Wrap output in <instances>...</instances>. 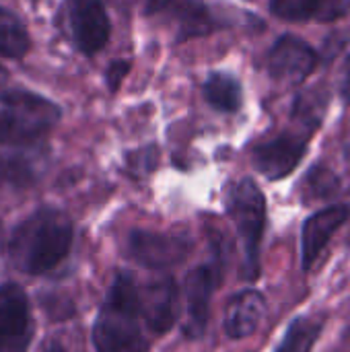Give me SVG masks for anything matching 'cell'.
I'll return each instance as SVG.
<instances>
[{"label": "cell", "instance_id": "obj_23", "mask_svg": "<svg viewBox=\"0 0 350 352\" xmlns=\"http://www.w3.org/2000/svg\"><path fill=\"white\" fill-rule=\"evenodd\" d=\"M43 352H66L64 351V346L62 344H58V342H52V344H47V349Z\"/></svg>", "mask_w": 350, "mask_h": 352}, {"label": "cell", "instance_id": "obj_10", "mask_svg": "<svg viewBox=\"0 0 350 352\" xmlns=\"http://www.w3.org/2000/svg\"><path fill=\"white\" fill-rule=\"evenodd\" d=\"M149 14L163 16L175 29V41H188L215 31L217 23L200 0H151Z\"/></svg>", "mask_w": 350, "mask_h": 352}, {"label": "cell", "instance_id": "obj_9", "mask_svg": "<svg viewBox=\"0 0 350 352\" xmlns=\"http://www.w3.org/2000/svg\"><path fill=\"white\" fill-rule=\"evenodd\" d=\"M318 66V52L301 37L281 35L266 56V68L272 80L287 85L305 82Z\"/></svg>", "mask_w": 350, "mask_h": 352}, {"label": "cell", "instance_id": "obj_7", "mask_svg": "<svg viewBox=\"0 0 350 352\" xmlns=\"http://www.w3.org/2000/svg\"><path fill=\"white\" fill-rule=\"evenodd\" d=\"M35 324L25 291L17 283L0 285V352H27Z\"/></svg>", "mask_w": 350, "mask_h": 352}, {"label": "cell", "instance_id": "obj_22", "mask_svg": "<svg viewBox=\"0 0 350 352\" xmlns=\"http://www.w3.org/2000/svg\"><path fill=\"white\" fill-rule=\"evenodd\" d=\"M350 89V54L347 56V62H344V91Z\"/></svg>", "mask_w": 350, "mask_h": 352}, {"label": "cell", "instance_id": "obj_20", "mask_svg": "<svg viewBox=\"0 0 350 352\" xmlns=\"http://www.w3.org/2000/svg\"><path fill=\"white\" fill-rule=\"evenodd\" d=\"M338 190H340L338 175L324 165L314 167L305 177V198L326 200V198H332L334 194H338Z\"/></svg>", "mask_w": 350, "mask_h": 352}, {"label": "cell", "instance_id": "obj_17", "mask_svg": "<svg viewBox=\"0 0 350 352\" xmlns=\"http://www.w3.org/2000/svg\"><path fill=\"white\" fill-rule=\"evenodd\" d=\"M322 330H324V322L316 318H307V316L295 318L289 324L281 344L274 352H311Z\"/></svg>", "mask_w": 350, "mask_h": 352}, {"label": "cell", "instance_id": "obj_4", "mask_svg": "<svg viewBox=\"0 0 350 352\" xmlns=\"http://www.w3.org/2000/svg\"><path fill=\"white\" fill-rule=\"evenodd\" d=\"M60 107L29 91H6L0 95V144L31 142L60 122Z\"/></svg>", "mask_w": 350, "mask_h": 352}, {"label": "cell", "instance_id": "obj_16", "mask_svg": "<svg viewBox=\"0 0 350 352\" xmlns=\"http://www.w3.org/2000/svg\"><path fill=\"white\" fill-rule=\"evenodd\" d=\"M204 99L223 113H235L243 103V87L241 82L227 72H212L202 85Z\"/></svg>", "mask_w": 350, "mask_h": 352}, {"label": "cell", "instance_id": "obj_21", "mask_svg": "<svg viewBox=\"0 0 350 352\" xmlns=\"http://www.w3.org/2000/svg\"><path fill=\"white\" fill-rule=\"evenodd\" d=\"M130 62L128 60H116V62H111L109 66H107V70H105V82H107V89L111 91V93H116L118 89H120V85H122V80L128 76V72H130Z\"/></svg>", "mask_w": 350, "mask_h": 352}, {"label": "cell", "instance_id": "obj_14", "mask_svg": "<svg viewBox=\"0 0 350 352\" xmlns=\"http://www.w3.org/2000/svg\"><path fill=\"white\" fill-rule=\"evenodd\" d=\"M266 314V299L256 289H243L235 293L225 307L223 330L231 340L250 338L262 324Z\"/></svg>", "mask_w": 350, "mask_h": 352}, {"label": "cell", "instance_id": "obj_19", "mask_svg": "<svg viewBox=\"0 0 350 352\" xmlns=\"http://www.w3.org/2000/svg\"><path fill=\"white\" fill-rule=\"evenodd\" d=\"M0 182L25 188L35 182V165L23 153H0Z\"/></svg>", "mask_w": 350, "mask_h": 352}, {"label": "cell", "instance_id": "obj_5", "mask_svg": "<svg viewBox=\"0 0 350 352\" xmlns=\"http://www.w3.org/2000/svg\"><path fill=\"white\" fill-rule=\"evenodd\" d=\"M223 266L221 262H208L192 268L184 280V299H186V320L184 336L188 340H198L204 336L210 316V301L221 285Z\"/></svg>", "mask_w": 350, "mask_h": 352}, {"label": "cell", "instance_id": "obj_18", "mask_svg": "<svg viewBox=\"0 0 350 352\" xmlns=\"http://www.w3.org/2000/svg\"><path fill=\"white\" fill-rule=\"evenodd\" d=\"M31 39L23 21L0 6V56L4 58H21L29 52Z\"/></svg>", "mask_w": 350, "mask_h": 352}, {"label": "cell", "instance_id": "obj_1", "mask_svg": "<svg viewBox=\"0 0 350 352\" xmlns=\"http://www.w3.org/2000/svg\"><path fill=\"white\" fill-rule=\"evenodd\" d=\"M74 227L68 214L43 206L21 221L10 233L8 256L14 268L31 276L47 274L70 252Z\"/></svg>", "mask_w": 350, "mask_h": 352}, {"label": "cell", "instance_id": "obj_2", "mask_svg": "<svg viewBox=\"0 0 350 352\" xmlns=\"http://www.w3.org/2000/svg\"><path fill=\"white\" fill-rule=\"evenodd\" d=\"M140 287L126 270L118 272L107 289L93 324L91 340L97 352H149L151 342L142 330Z\"/></svg>", "mask_w": 350, "mask_h": 352}, {"label": "cell", "instance_id": "obj_12", "mask_svg": "<svg viewBox=\"0 0 350 352\" xmlns=\"http://www.w3.org/2000/svg\"><path fill=\"white\" fill-rule=\"evenodd\" d=\"M144 326L155 334H167L179 316V291L171 276H161L140 289Z\"/></svg>", "mask_w": 350, "mask_h": 352}, {"label": "cell", "instance_id": "obj_15", "mask_svg": "<svg viewBox=\"0 0 350 352\" xmlns=\"http://www.w3.org/2000/svg\"><path fill=\"white\" fill-rule=\"evenodd\" d=\"M270 12L283 21H330L347 12V0H270Z\"/></svg>", "mask_w": 350, "mask_h": 352}, {"label": "cell", "instance_id": "obj_11", "mask_svg": "<svg viewBox=\"0 0 350 352\" xmlns=\"http://www.w3.org/2000/svg\"><path fill=\"white\" fill-rule=\"evenodd\" d=\"M70 27L74 43L85 56L101 52L111 33L103 0H70Z\"/></svg>", "mask_w": 350, "mask_h": 352}, {"label": "cell", "instance_id": "obj_8", "mask_svg": "<svg viewBox=\"0 0 350 352\" xmlns=\"http://www.w3.org/2000/svg\"><path fill=\"white\" fill-rule=\"evenodd\" d=\"M314 132H285L272 140L258 144L252 151L254 167L270 182L289 177L307 153V144Z\"/></svg>", "mask_w": 350, "mask_h": 352}, {"label": "cell", "instance_id": "obj_3", "mask_svg": "<svg viewBox=\"0 0 350 352\" xmlns=\"http://www.w3.org/2000/svg\"><path fill=\"white\" fill-rule=\"evenodd\" d=\"M225 206L243 248V276L256 280L260 276V245L266 229V198L252 177H243L227 190Z\"/></svg>", "mask_w": 350, "mask_h": 352}, {"label": "cell", "instance_id": "obj_6", "mask_svg": "<svg viewBox=\"0 0 350 352\" xmlns=\"http://www.w3.org/2000/svg\"><path fill=\"white\" fill-rule=\"evenodd\" d=\"M126 250L130 260L146 270H169L190 256L192 241L182 235L136 229L128 235Z\"/></svg>", "mask_w": 350, "mask_h": 352}, {"label": "cell", "instance_id": "obj_13", "mask_svg": "<svg viewBox=\"0 0 350 352\" xmlns=\"http://www.w3.org/2000/svg\"><path fill=\"white\" fill-rule=\"evenodd\" d=\"M349 206H326L305 219L301 227V270L309 272L320 254L326 250L334 233L349 221Z\"/></svg>", "mask_w": 350, "mask_h": 352}]
</instances>
